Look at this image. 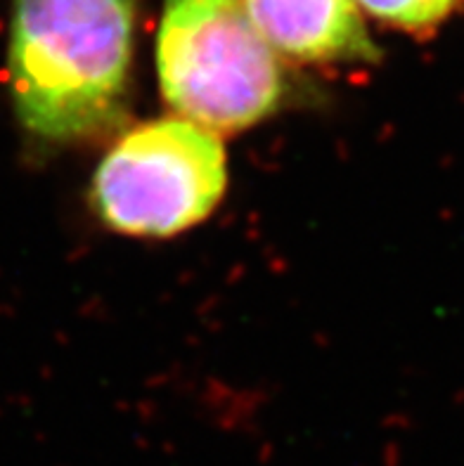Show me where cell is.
Segmentation results:
<instances>
[{
    "mask_svg": "<svg viewBox=\"0 0 464 466\" xmlns=\"http://www.w3.org/2000/svg\"><path fill=\"white\" fill-rule=\"evenodd\" d=\"M135 0H12L8 81L38 140H90L124 121Z\"/></svg>",
    "mask_w": 464,
    "mask_h": 466,
    "instance_id": "obj_1",
    "label": "cell"
},
{
    "mask_svg": "<svg viewBox=\"0 0 464 466\" xmlns=\"http://www.w3.org/2000/svg\"><path fill=\"white\" fill-rule=\"evenodd\" d=\"M157 74L168 107L211 133L256 126L284 93L278 55L242 0H166Z\"/></svg>",
    "mask_w": 464,
    "mask_h": 466,
    "instance_id": "obj_2",
    "label": "cell"
},
{
    "mask_svg": "<svg viewBox=\"0 0 464 466\" xmlns=\"http://www.w3.org/2000/svg\"><path fill=\"white\" fill-rule=\"evenodd\" d=\"M228 187L218 135L187 119L126 133L102 159L90 199L99 220L133 237H171L202 223Z\"/></svg>",
    "mask_w": 464,
    "mask_h": 466,
    "instance_id": "obj_3",
    "label": "cell"
},
{
    "mask_svg": "<svg viewBox=\"0 0 464 466\" xmlns=\"http://www.w3.org/2000/svg\"><path fill=\"white\" fill-rule=\"evenodd\" d=\"M275 52L308 64L379 62V48L353 0H242Z\"/></svg>",
    "mask_w": 464,
    "mask_h": 466,
    "instance_id": "obj_4",
    "label": "cell"
},
{
    "mask_svg": "<svg viewBox=\"0 0 464 466\" xmlns=\"http://www.w3.org/2000/svg\"><path fill=\"white\" fill-rule=\"evenodd\" d=\"M374 19L398 29L424 31L441 24L455 10L457 0H353Z\"/></svg>",
    "mask_w": 464,
    "mask_h": 466,
    "instance_id": "obj_5",
    "label": "cell"
}]
</instances>
